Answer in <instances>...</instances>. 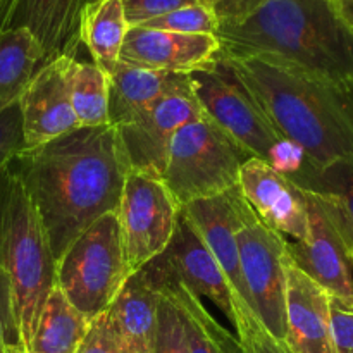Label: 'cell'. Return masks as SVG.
<instances>
[{
    "mask_svg": "<svg viewBox=\"0 0 353 353\" xmlns=\"http://www.w3.org/2000/svg\"><path fill=\"white\" fill-rule=\"evenodd\" d=\"M43 223L55 261L95 221L116 212L131 171L114 124L78 128L10 159Z\"/></svg>",
    "mask_w": 353,
    "mask_h": 353,
    "instance_id": "obj_1",
    "label": "cell"
},
{
    "mask_svg": "<svg viewBox=\"0 0 353 353\" xmlns=\"http://www.w3.org/2000/svg\"><path fill=\"white\" fill-rule=\"evenodd\" d=\"M276 133L314 168L353 161V79L330 81L269 59H221Z\"/></svg>",
    "mask_w": 353,
    "mask_h": 353,
    "instance_id": "obj_2",
    "label": "cell"
},
{
    "mask_svg": "<svg viewBox=\"0 0 353 353\" xmlns=\"http://www.w3.org/2000/svg\"><path fill=\"white\" fill-rule=\"evenodd\" d=\"M216 38V59H269L330 81L353 79V31L333 0H268L245 19L219 24Z\"/></svg>",
    "mask_w": 353,
    "mask_h": 353,
    "instance_id": "obj_3",
    "label": "cell"
},
{
    "mask_svg": "<svg viewBox=\"0 0 353 353\" xmlns=\"http://www.w3.org/2000/svg\"><path fill=\"white\" fill-rule=\"evenodd\" d=\"M0 271L10 283L26 352L45 299L57 285V261L40 214L10 161L0 168Z\"/></svg>",
    "mask_w": 353,
    "mask_h": 353,
    "instance_id": "obj_4",
    "label": "cell"
},
{
    "mask_svg": "<svg viewBox=\"0 0 353 353\" xmlns=\"http://www.w3.org/2000/svg\"><path fill=\"white\" fill-rule=\"evenodd\" d=\"M250 157L203 116L179 128L172 137L161 179L183 207L236 188L241 165Z\"/></svg>",
    "mask_w": 353,
    "mask_h": 353,
    "instance_id": "obj_5",
    "label": "cell"
},
{
    "mask_svg": "<svg viewBox=\"0 0 353 353\" xmlns=\"http://www.w3.org/2000/svg\"><path fill=\"white\" fill-rule=\"evenodd\" d=\"M130 278L116 212L95 221L57 261V286L90 321L112 307Z\"/></svg>",
    "mask_w": 353,
    "mask_h": 353,
    "instance_id": "obj_6",
    "label": "cell"
},
{
    "mask_svg": "<svg viewBox=\"0 0 353 353\" xmlns=\"http://www.w3.org/2000/svg\"><path fill=\"white\" fill-rule=\"evenodd\" d=\"M188 76L192 95L203 116L252 157L262 159L276 168L279 150L286 140L276 133L228 62L216 59Z\"/></svg>",
    "mask_w": 353,
    "mask_h": 353,
    "instance_id": "obj_7",
    "label": "cell"
},
{
    "mask_svg": "<svg viewBox=\"0 0 353 353\" xmlns=\"http://www.w3.org/2000/svg\"><path fill=\"white\" fill-rule=\"evenodd\" d=\"M181 205L161 178L140 171H130L116 214L123 234L130 276L168 248Z\"/></svg>",
    "mask_w": 353,
    "mask_h": 353,
    "instance_id": "obj_8",
    "label": "cell"
},
{
    "mask_svg": "<svg viewBox=\"0 0 353 353\" xmlns=\"http://www.w3.org/2000/svg\"><path fill=\"white\" fill-rule=\"evenodd\" d=\"M240 272L247 305L265 330L285 343L286 333V240L248 212L238 233Z\"/></svg>",
    "mask_w": 353,
    "mask_h": 353,
    "instance_id": "obj_9",
    "label": "cell"
},
{
    "mask_svg": "<svg viewBox=\"0 0 353 353\" xmlns=\"http://www.w3.org/2000/svg\"><path fill=\"white\" fill-rule=\"evenodd\" d=\"M143 271L152 279L179 281L200 300L209 299L233 324V288L183 210H179L174 234L168 248L148 262Z\"/></svg>",
    "mask_w": 353,
    "mask_h": 353,
    "instance_id": "obj_10",
    "label": "cell"
},
{
    "mask_svg": "<svg viewBox=\"0 0 353 353\" xmlns=\"http://www.w3.org/2000/svg\"><path fill=\"white\" fill-rule=\"evenodd\" d=\"M74 57L52 59L41 64L21 95L19 112L24 148H33L78 130L71 102Z\"/></svg>",
    "mask_w": 353,
    "mask_h": 353,
    "instance_id": "obj_11",
    "label": "cell"
},
{
    "mask_svg": "<svg viewBox=\"0 0 353 353\" xmlns=\"http://www.w3.org/2000/svg\"><path fill=\"white\" fill-rule=\"evenodd\" d=\"M200 117L203 112L192 93H176L116 126L131 171L161 178L172 137L179 128Z\"/></svg>",
    "mask_w": 353,
    "mask_h": 353,
    "instance_id": "obj_12",
    "label": "cell"
},
{
    "mask_svg": "<svg viewBox=\"0 0 353 353\" xmlns=\"http://www.w3.org/2000/svg\"><path fill=\"white\" fill-rule=\"evenodd\" d=\"M238 188L259 219L290 241L309 234V199L295 181L269 162L250 157L240 169Z\"/></svg>",
    "mask_w": 353,
    "mask_h": 353,
    "instance_id": "obj_13",
    "label": "cell"
},
{
    "mask_svg": "<svg viewBox=\"0 0 353 353\" xmlns=\"http://www.w3.org/2000/svg\"><path fill=\"white\" fill-rule=\"evenodd\" d=\"M85 6L86 0H0V31H30L43 50L45 62L62 55L78 59Z\"/></svg>",
    "mask_w": 353,
    "mask_h": 353,
    "instance_id": "obj_14",
    "label": "cell"
},
{
    "mask_svg": "<svg viewBox=\"0 0 353 353\" xmlns=\"http://www.w3.org/2000/svg\"><path fill=\"white\" fill-rule=\"evenodd\" d=\"M181 210L223 269L233 292L247 302L240 272L238 233L250 212V205L240 188L236 186L223 195L190 202Z\"/></svg>",
    "mask_w": 353,
    "mask_h": 353,
    "instance_id": "obj_15",
    "label": "cell"
},
{
    "mask_svg": "<svg viewBox=\"0 0 353 353\" xmlns=\"http://www.w3.org/2000/svg\"><path fill=\"white\" fill-rule=\"evenodd\" d=\"M217 52L216 34H181L130 26L119 62L152 71L190 74L216 61Z\"/></svg>",
    "mask_w": 353,
    "mask_h": 353,
    "instance_id": "obj_16",
    "label": "cell"
},
{
    "mask_svg": "<svg viewBox=\"0 0 353 353\" xmlns=\"http://www.w3.org/2000/svg\"><path fill=\"white\" fill-rule=\"evenodd\" d=\"M288 254V252H286ZM286 333L290 353H336L331 338L330 293L286 255Z\"/></svg>",
    "mask_w": 353,
    "mask_h": 353,
    "instance_id": "obj_17",
    "label": "cell"
},
{
    "mask_svg": "<svg viewBox=\"0 0 353 353\" xmlns=\"http://www.w3.org/2000/svg\"><path fill=\"white\" fill-rule=\"evenodd\" d=\"M309 199V234L305 241L286 240V252L293 264L330 295L352 296V265L336 231L317 203Z\"/></svg>",
    "mask_w": 353,
    "mask_h": 353,
    "instance_id": "obj_18",
    "label": "cell"
},
{
    "mask_svg": "<svg viewBox=\"0 0 353 353\" xmlns=\"http://www.w3.org/2000/svg\"><path fill=\"white\" fill-rule=\"evenodd\" d=\"M314 202L336 231L353 269V161L314 168L309 162L288 176Z\"/></svg>",
    "mask_w": 353,
    "mask_h": 353,
    "instance_id": "obj_19",
    "label": "cell"
},
{
    "mask_svg": "<svg viewBox=\"0 0 353 353\" xmlns=\"http://www.w3.org/2000/svg\"><path fill=\"white\" fill-rule=\"evenodd\" d=\"M176 93H192L188 74L152 71L119 62L109 74V123L119 126Z\"/></svg>",
    "mask_w": 353,
    "mask_h": 353,
    "instance_id": "obj_20",
    "label": "cell"
},
{
    "mask_svg": "<svg viewBox=\"0 0 353 353\" xmlns=\"http://www.w3.org/2000/svg\"><path fill=\"white\" fill-rule=\"evenodd\" d=\"M159 292L145 271L131 276L107 314L130 353H154Z\"/></svg>",
    "mask_w": 353,
    "mask_h": 353,
    "instance_id": "obj_21",
    "label": "cell"
},
{
    "mask_svg": "<svg viewBox=\"0 0 353 353\" xmlns=\"http://www.w3.org/2000/svg\"><path fill=\"white\" fill-rule=\"evenodd\" d=\"M150 281L154 283L157 292L168 296L178 310L185 327L190 353H241L236 338L214 319L202 300L193 295L185 285L174 279L150 278Z\"/></svg>",
    "mask_w": 353,
    "mask_h": 353,
    "instance_id": "obj_22",
    "label": "cell"
},
{
    "mask_svg": "<svg viewBox=\"0 0 353 353\" xmlns=\"http://www.w3.org/2000/svg\"><path fill=\"white\" fill-rule=\"evenodd\" d=\"M92 321L79 312L57 285L50 290L24 353H76Z\"/></svg>",
    "mask_w": 353,
    "mask_h": 353,
    "instance_id": "obj_23",
    "label": "cell"
},
{
    "mask_svg": "<svg viewBox=\"0 0 353 353\" xmlns=\"http://www.w3.org/2000/svg\"><path fill=\"white\" fill-rule=\"evenodd\" d=\"M128 30L130 24L121 0H97L83 9L79 24L81 45L88 48L92 61L107 74L119 64Z\"/></svg>",
    "mask_w": 353,
    "mask_h": 353,
    "instance_id": "obj_24",
    "label": "cell"
},
{
    "mask_svg": "<svg viewBox=\"0 0 353 353\" xmlns=\"http://www.w3.org/2000/svg\"><path fill=\"white\" fill-rule=\"evenodd\" d=\"M43 62V50L30 31H0V114L19 102Z\"/></svg>",
    "mask_w": 353,
    "mask_h": 353,
    "instance_id": "obj_25",
    "label": "cell"
},
{
    "mask_svg": "<svg viewBox=\"0 0 353 353\" xmlns=\"http://www.w3.org/2000/svg\"><path fill=\"white\" fill-rule=\"evenodd\" d=\"M71 102L81 128L109 123V74L93 61L76 59L72 65Z\"/></svg>",
    "mask_w": 353,
    "mask_h": 353,
    "instance_id": "obj_26",
    "label": "cell"
},
{
    "mask_svg": "<svg viewBox=\"0 0 353 353\" xmlns=\"http://www.w3.org/2000/svg\"><path fill=\"white\" fill-rule=\"evenodd\" d=\"M233 302V326L236 331V340L240 343L241 353H290L283 341L276 340L271 333L252 312L240 295L231 292Z\"/></svg>",
    "mask_w": 353,
    "mask_h": 353,
    "instance_id": "obj_27",
    "label": "cell"
},
{
    "mask_svg": "<svg viewBox=\"0 0 353 353\" xmlns=\"http://www.w3.org/2000/svg\"><path fill=\"white\" fill-rule=\"evenodd\" d=\"M140 26L181 34H216L219 21L209 7L190 6L155 17Z\"/></svg>",
    "mask_w": 353,
    "mask_h": 353,
    "instance_id": "obj_28",
    "label": "cell"
},
{
    "mask_svg": "<svg viewBox=\"0 0 353 353\" xmlns=\"http://www.w3.org/2000/svg\"><path fill=\"white\" fill-rule=\"evenodd\" d=\"M154 353H190L185 327L171 300L159 293Z\"/></svg>",
    "mask_w": 353,
    "mask_h": 353,
    "instance_id": "obj_29",
    "label": "cell"
},
{
    "mask_svg": "<svg viewBox=\"0 0 353 353\" xmlns=\"http://www.w3.org/2000/svg\"><path fill=\"white\" fill-rule=\"evenodd\" d=\"M76 353H130V350L109 314L103 312L92 321Z\"/></svg>",
    "mask_w": 353,
    "mask_h": 353,
    "instance_id": "obj_30",
    "label": "cell"
},
{
    "mask_svg": "<svg viewBox=\"0 0 353 353\" xmlns=\"http://www.w3.org/2000/svg\"><path fill=\"white\" fill-rule=\"evenodd\" d=\"M330 317L334 352L353 353V295H330Z\"/></svg>",
    "mask_w": 353,
    "mask_h": 353,
    "instance_id": "obj_31",
    "label": "cell"
},
{
    "mask_svg": "<svg viewBox=\"0 0 353 353\" xmlns=\"http://www.w3.org/2000/svg\"><path fill=\"white\" fill-rule=\"evenodd\" d=\"M0 353H24L17 330L10 283L0 271Z\"/></svg>",
    "mask_w": 353,
    "mask_h": 353,
    "instance_id": "obj_32",
    "label": "cell"
},
{
    "mask_svg": "<svg viewBox=\"0 0 353 353\" xmlns=\"http://www.w3.org/2000/svg\"><path fill=\"white\" fill-rule=\"evenodd\" d=\"M130 26H140L159 16L190 6H205L207 0H121Z\"/></svg>",
    "mask_w": 353,
    "mask_h": 353,
    "instance_id": "obj_33",
    "label": "cell"
},
{
    "mask_svg": "<svg viewBox=\"0 0 353 353\" xmlns=\"http://www.w3.org/2000/svg\"><path fill=\"white\" fill-rule=\"evenodd\" d=\"M24 150L23 128H21L19 105L14 103L0 114V168L16 154Z\"/></svg>",
    "mask_w": 353,
    "mask_h": 353,
    "instance_id": "obj_34",
    "label": "cell"
},
{
    "mask_svg": "<svg viewBox=\"0 0 353 353\" xmlns=\"http://www.w3.org/2000/svg\"><path fill=\"white\" fill-rule=\"evenodd\" d=\"M268 0H207L219 24L238 23L262 7Z\"/></svg>",
    "mask_w": 353,
    "mask_h": 353,
    "instance_id": "obj_35",
    "label": "cell"
},
{
    "mask_svg": "<svg viewBox=\"0 0 353 353\" xmlns=\"http://www.w3.org/2000/svg\"><path fill=\"white\" fill-rule=\"evenodd\" d=\"M333 6L338 16L353 31V0H333Z\"/></svg>",
    "mask_w": 353,
    "mask_h": 353,
    "instance_id": "obj_36",
    "label": "cell"
},
{
    "mask_svg": "<svg viewBox=\"0 0 353 353\" xmlns=\"http://www.w3.org/2000/svg\"><path fill=\"white\" fill-rule=\"evenodd\" d=\"M93 2H97V0H86V6H88V3H93Z\"/></svg>",
    "mask_w": 353,
    "mask_h": 353,
    "instance_id": "obj_37",
    "label": "cell"
}]
</instances>
